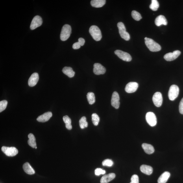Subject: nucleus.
<instances>
[{"mask_svg":"<svg viewBox=\"0 0 183 183\" xmlns=\"http://www.w3.org/2000/svg\"><path fill=\"white\" fill-rule=\"evenodd\" d=\"M37 147H36V148H35V149H37Z\"/></svg>","mask_w":183,"mask_h":183,"instance_id":"39","label":"nucleus"},{"mask_svg":"<svg viewBox=\"0 0 183 183\" xmlns=\"http://www.w3.org/2000/svg\"><path fill=\"white\" fill-rule=\"evenodd\" d=\"M179 111L181 114L183 115V98L180 102L179 105Z\"/></svg>","mask_w":183,"mask_h":183,"instance_id":"36","label":"nucleus"},{"mask_svg":"<svg viewBox=\"0 0 183 183\" xmlns=\"http://www.w3.org/2000/svg\"><path fill=\"white\" fill-rule=\"evenodd\" d=\"M23 169L25 172L29 175H32L35 173L34 170L28 162H26L24 164Z\"/></svg>","mask_w":183,"mask_h":183,"instance_id":"22","label":"nucleus"},{"mask_svg":"<svg viewBox=\"0 0 183 183\" xmlns=\"http://www.w3.org/2000/svg\"><path fill=\"white\" fill-rule=\"evenodd\" d=\"M115 53L121 60L126 62H129L132 60L131 56L127 52H123L120 50H116L115 51Z\"/></svg>","mask_w":183,"mask_h":183,"instance_id":"7","label":"nucleus"},{"mask_svg":"<svg viewBox=\"0 0 183 183\" xmlns=\"http://www.w3.org/2000/svg\"><path fill=\"white\" fill-rule=\"evenodd\" d=\"M78 42L79 43L80 45H84L85 43V40L84 38H80L78 39Z\"/></svg>","mask_w":183,"mask_h":183,"instance_id":"38","label":"nucleus"},{"mask_svg":"<svg viewBox=\"0 0 183 183\" xmlns=\"http://www.w3.org/2000/svg\"><path fill=\"white\" fill-rule=\"evenodd\" d=\"M113 161L110 159H106V160H104L102 162V165L103 166H108V167H111L113 165Z\"/></svg>","mask_w":183,"mask_h":183,"instance_id":"33","label":"nucleus"},{"mask_svg":"<svg viewBox=\"0 0 183 183\" xmlns=\"http://www.w3.org/2000/svg\"><path fill=\"white\" fill-rule=\"evenodd\" d=\"M133 18L136 21H139L142 19L141 14L136 11H133L132 12Z\"/></svg>","mask_w":183,"mask_h":183,"instance_id":"31","label":"nucleus"},{"mask_svg":"<svg viewBox=\"0 0 183 183\" xmlns=\"http://www.w3.org/2000/svg\"><path fill=\"white\" fill-rule=\"evenodd\" d=\"M106 2L105 0H92L91 2V4L93 7L101 8L105 5Z\"/></svg>","mask_w":183,"mask_h":183,"instance_id":"23","label":"nucleus"},{"mask_svg":"<svg viewBox=\"0 0 183 183\" xmlns=\"http://www.w3.org/2000/svg\"><path fill=\"white\" fill-rule=\"evenodd\" d=\"M140 170L142 173L147 175H151L153 172L152 168L149 165H141L140 167Z\"/></svg>","mask_w":183,"mask_h":183,"instance_id":"19","label":"nucleus"},{"mask_svg":"<svg viewBox=\"0 0 183 183\" xmlns=\"http://www.w3.org/2000/svg\"><path fill=\"white\" fill-rule=\"evenodd\" d=\"M160 6L159 3L157 0H152V3L150 6V8L153 11L157 10Z\"/></svg>","mask_w":183,"mask_h":183,"instance_id":"29","label":"nucleus"},{"mask_svg":"<svg viewBox=\"0 0 183 183\" xmlns=\"http://www.w3.org/2000/svg\"><path fill=\"white\" fill-rule=\"evenodd\" d=\"M117 27L121 38L126 40H129L130 38V35L129 33L126 31V28L124 24L122 22H119L117 23Z\"/></svg>","mask_w":183,"mask_h":183,"instance_id":"5","label":"nucleus"},{"mask_svg":"<svg viewBox=\"0 0 183 183\" xmlns=\"http://www.w3.org/2000/svg\"><path fill=\"white\" fill-rule=\"evenodd\" d=\"M116 177V175L114 173H111L104 175L101 179V183H108L113 180Z\"/></svg>","mask_w":183,"mask_h":183,"instance_id":"18","label":"nucleus"},{"mask_svg":"<svg viewBox=\"0 0 183 183\" xmlns=\"http://www.w3.org/2000/svg\"><path fill=\"white\" fill-rule=\"evenodd\" d=\"M29 139L28 140V144L30 147L32 148H35L36 147V139L34 135L32 133H30L28 135Z\"/></svg>","mask_w":183,"mask_h":183,"instance_id":"25","label":"nucleus"},{"mask_svg":"<svg viewBox=\"0 0 183 183\" xmlns=\"http://www.w3.org/2000/svg\"><path fill=\"white\" fill-rule=\"evenodd\" d=\"M92 120L94 125L97 126L99 124L100 118L99 116L96 113H93L92 115Z\"/></svg>","mask_w":183,"mask_h":183,"instance_id":"30","label":"nucleus"},{"mask_svg":"<svg viewBox=\"0 0 183 183\" xmlns=\"http://www.w3.org/2000/svg\"><path fill=\"white\" fill-rule=\"evenodd\" d=\"M89 33L94 40L96 41H99L102 38L101 33V30L97 26H91L89 30Z\"/></svg>","mask_w":183,"mask_h":183,"instance_id":"2","label":"nucleus"},{"mask_svg":"<svg viewBox=\"0 0 183 183\" xmlns=\"http://www.w3.org/2000/svg\"><path fill=\"white\" fill-rule=\"evenodd\" d=\"M179 87L176 85H172L170 87L169 92V99L171 101H173L178 96L179 94Z\"/></svg>","mask_w":183,"mask_h":183,"instance_id":"4","label":"nucleus"},{"mask_svg":"<svg viewBox=\"0 0 183 183\" xmlns=\"http://www.w3.org/2000/svg\"><path fill=\"white\" fill-rule=\"evenodd\" d=\"M106 171L101 168H97L96 169L95 171V175L96 176H99L101 174H104L106 173Z\"/></svg>","mask_w":183,"mask_h":183,"instance_id":"34","label":"nucleus"},{"mask_svg":"<svg viewBox=\"0 0 183 183\" xmlns=\"http://www.w3.org/2000/svg\"><path fill=\"white\" fill-rule=\"evenodd\" d=\"M152 101L154 105L157 107L162 106L163 99L162 94L160 92H157L154 94L152 98Z\"/></svg>","mask_w":183,"mask_h":183,"instance_id":"10","label":"nucleus"},{"mask_svg":"<svg viewBox=\"0 0 183 183\" xmlns=\"http://www.w3.org/2000/svg\"><path fill=\"white\" fill-rule=\"evenodd\" d=\"M1 150L7 156L13 157L16 156L18 153V150L14 147H6L3 146Z\"/></svg>","mask_w":183,"mask_h":183,"instance_id":"6","label":"nucleus"},{"mask_svg":"<svg viewBox=\"0 0 183 183\" xmlns=\"http://www.w3.org/2000/svg\"><path fill=\"white\" fill-rule=\"evenodd\" d=\"M143 149L147 154H151L154 152V148L152 146L149 144L144 143L142 145Z\"/></svg>","mask_w":183,"mask_h":183,"instance_id":"20","label":"nucleus"},{"mask_svg":"<svg viewBox=\"0 0 183 183\" xmlns=\"http://www.w3.org/2000/svg\"><path fill=\"white\" fill-rule=\"evenodd\" d=\"M145 45L150 51L156 52L160 51L161 50L160 45L152 39L145 38Z\"/></svg>","mask_w":183,"mask_h":183,"instance_id":"1","label":"nucleus"},{"mask_svg":"<svg viewBox=\"0 0 183 183\" xmlns=\"http://www.w3.org/2000/svg\"><path fill=\"white\" fill-rule=\"evenodd\" d=\"M181 52L179 50L174 51L173 53L170 52L165 54V59L167 61H172L176 59L180 55Z\"/></svg>","mask_w":183,"mask_h":183,"instance_id":"13","label":"nucleus"},{"mask_svg":"<svg viewBox=\"0 0 183 183\" xmlns=\"http://www.w3.org/2000/svg\"><path fill=\"white\" fill-rule=\"evenodd\" d=\"M8 102L6 100H3L0 102V112L5 110L7 106Z\"/></svg>","mask_w":183,"mask_h":183,"instance_id":"32","label":"nucleus"},{"mask_svg":"<svg viewBox=\"0 0 183 183\" xmlns=\"http://www.w3.org/2000/svg\"><path fill=\"white\" fill-rule=\"evenodd\" d=\"M87 98L89 103L90 104H93L95 102V97L94 93L90 92L87 94Z\"/></svg>","mask_w":183,"mask_h":183,"instance_id":"27","label":"nucleus"},{"mask_svg":"<svg viewBox=\"0 0 183 183\" xmlns=\"http://www.w3.org/2000/svg\"><path fill=\"white\" fill-rule=\"evenodd\" d=\"M138 87V84L136 82L128 83L126 86L125 90L128 93H133L136 92Z\"/></svg>","mask_w":183,"mask_h":183,"instance_id":"12","label":"nucleus"},{"mask_svg":"<svg viewBox=\"0 0 183 183\" xmlns=\"http://www.w3.org/2000/svg\"><path fill=\"white\" fill-rule=\"evenodd\" d=\"M42 23L43 21L41 17L38 15H37L33 19L30 24V29L32 30L35 29L42 25Z\"/></svg>","mask_w":183,"mask_h":183,"instance_id":"9","label":"nucleus"},{"mask_svg":"<svg viewBox=\"0 0 183 183\" xmlns=\"http://www.w3.org/2000/svg\"><path fill=\"white\" fill-rule=\"evenodd\" d=\"M146 120L147 123L151 127H154L157 124V118L154 113L152 112H148L146 115Z\"/></svg>","mask_w":183,"mask_h":183,"instance_id":"8","label":"nucleus"},{"mask_svg":"<svg viewBox=\"0 0 183 183\" xmlns=\"http://www.w3.org/2000/svg\"><path fill=\"white\" fill-rule=\"evenodd\" d=\"M71 32L72 29L70 26L66 24L63 26L60 35L61 40L63 41L67 40L70 36Z\"/></svg>","mask_w":183,"mask_h":183,"instance_id":"3","label":"nucleus"},{"mask_svg":"<svg viewBox=\"0 0 183 183\" xmlns=\"http://www.w3.org/2000/svg\"><path fill=\"white\" fill-rule=\"evenodd\" d=\"M105 67L99 63H95L94 65L93 72L95 74L99 75L104 74L106 73Z\"/></svg>","mask_w":183,"mask_h":183,"instance_id":"11","label":"nucleus"},{"mask_svg":"<svg viewBox=\"0 0 183 183\" xmlns=\"http://www.w3.org/2000/svg\"><path fill=\"white\" fill-rule=\"evenodd\" d=\"M120 98L118 93L116 92H113L112 95L111 104L112 106L115 109L119 108L120 106Z\"/></svg>","mask_w":183,"mask_h":183,"instance_id":"14","label":"nucleus"},{"mask_svg":"<svg viewBox=\"0 0 183 183\" xmlns=\"http://www.w3.org/2000/svg\"><path fill=\"white\" fill-rule=\"evenodd\" d=\"M39 79V76L38 74L34 73L30 76L29 80H28V84L30 87L35 86L38 83Z\"/></svg>","mask_w":183,"mask_h":183,"instance_id":"15","label":"nucleus"},{"mask_svg":"<svg viewBox=\"0 0 183 183\" xmlns=\"http://www.w3.org/2000/svg\"><path fill=\"white\" fill-rule=\"evenodd\" d=\"M130 183H139V177L136 175H133L131 178V182Z\"/></svg>","mask_w":183,"mask_h":183,"instance_id":"35","label":"nucleus"},{"mask_svg":"<svg viewBox=\"0 0 183 183\" xmlns=\"http://www.w3.org/2000/svg\"><path fill=\"white\" fill-rule=\"evenodd\" d=\"M79 123L80 127L82 129H84V128L88 127V123L86 121V118L85 116L81 118L79 120Z\"/></svg>","mask_w":183,"mask_h":183,"instance_id":"28","label":"nucleus"},{"mask_svg":"<svg viewBox=\"0 0 183 183\" xmlns=\"http://www.w3.org/2000/svg\"><path fill=\"white\" fill-rule=\"evenodd\" d=\"M155 25L157 26H160L162 25L166 26L167 24V21L165 16L162 15H159L156 17L155 21Z\"/></svg>","mask_w":183,"mask_h":183,"instance_id":"16","label":"nucleus"},{"mask_svg":"<svg viewBox=\"0 0 183 183\" xmlns=\"http://www.w3.org/2000/svg\"><path fill=\"white\" fill-rule=\"evenodd\" d=\"M170 176V174L168 172H165L159 178L158 183H166Z\"/></svg>","mask_w":183,"mask_h":183,"instance_id":"21","label":"nucleus"},{"mask_svg":"<svg viewBox=\"0 0 183 183\" xmlns=\"http://www.w3.org/2000/svg\"><path fill=\"white\" fill-rule=\"evenodd\" d=\"M52 116V114L51 112H49L45 113L38 117L37 119V120L40 122L45 123V122L48 121Z\"/></svg>","mask_w":183,"mask_h":183,"instance_id":"17","label":"nucleus"},{"mask_svg":"<svg viewBox=\"0 0 183 183\" xmlns=\"http://www.w3.org/2000/svg\"><path fill=\"white\" fill-rule=\"evenodd\" d=\"M63 121L66 124V127L67 129L71 130L72 128L71 125V120L70 118L68 116H65L63 118Z\"/></svg>","mask_w":183,"mask_h":183,"instance_id":"26","label":"nucleus"},{"mask_svg":"<svg viewBox=\"0 0 183 183\" xmlns=\"http://www.w3.org/2000/svg\"><path fill=\"white\" fill-rule=\"evenodd\" d=\"M81 47V45L79 44V43L76 42L74 43L72 47L74 49H78Z\"/></svg>","mask_w":183,"mask_h":183,"instance_id":"37","label":"nucleus"},{"mask_svg":"<svg viewBox=\"0 0 183 183\" xmlns=\"http://www.w3.org/2000/svg\"><path fill=\"white\" fill-rule=\"evenodd\" d=\"M62 72L70 78L73 77L75 74V72L73 71V69L70 67H65L63 68Z\"/></svg>","mask_w":183,"mask_h":183,"instance_id":"24","label":"nucleus"}]
</instances>
